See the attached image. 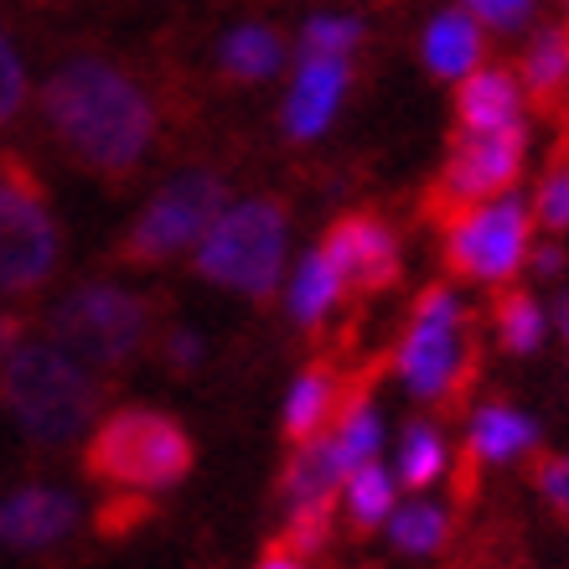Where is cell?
<instances>
[{
    "instance_id": "1",
    "label": "cell",
    "mask_w": 569,
    "mask_h": 569,
    "mask_svg": "<svg viewBox=\"0 0 569 569\" xmlns=\"http://www.w3.org/2000/svg\"><path fill=\"white\" fill-rule=\"evenodd\" d=\"M42 124L52 146L68 156V166L104 187L136 181L161 140L156 93L124 62L99 58V52L68 58L47 73Z\"/></svg>"
},
{
    "instance_id": "2",
    "label": "cell",
    "mask_w": 569,
    "mask_h": 569,
    "mask_svg": "<svg viewBox=\"0 0 569 569\" xmlns=\"http://www.w3.org/2000/svg\"><path fill=\"white\" fill-rule=\"evenodd\" d=\"M104 378L68 358L52 337H21L0 358V409L42 450H58L89 430L104 409Z\"/></svg>"
},
{
    "instance_id": "3",
    "label": "cell",
    "mask_w": 569,
    "mask_h": 569,
    "mask_svg": "<svg viewBox=\"0 0 569 569\" xmlns=\"http://www.w3.org/2000/svg\"><path fill=\"white\" fill-rule=\"evenodd\" d=\"M197 466L192 430L150 405H124L89 430L78 471L83 481L104 487V492H166L181 487Z\"/></svg>"
},
{
    "instance_id": "4",
    "label": "cell",
    "mask_w": 569,
    "mask_h": 569,
    "mask_svg": "<svg viewBox=\"0 0 569 569\" xmlns=\"http://www.w3.org/2000/svg\"><path fill=\"white\" fill-rule=\"evenodd\" d=\"M393 368L409 393L430 409H461L481 373V316L450 296V284H425L409 311L405 342L393 347Z\"/></svg>"
},
{
    "instance_id": "5",
    "label": "cell",
    "mask_w": 569,
    "mask_h": 569,
    "mask_svg": "<svg viewBox=\"0 0 569 569\" xmlns=\"http://www.w3.org/2000/svg\"><path fill=\"white\" fill-rule=\"evenodd\" d=\"M156 316H161V300L156 296H140L130 284L83 280L52 306L47 337L68 358L83 362L89 373L120 378L146 358L150 337H156Z\"/></svg>"
},
{
    "instance_id": "6",
    "label": "cell",
    "mask_w": 569,
    "mask_h": 569,
    "mask_svg": "<svg viewBox=\"0 0 569 569\" xmlns=\"http://www.w3.org/2000/svg\"><path fill=\"white\" fill-rule=\"evenodd\" d=\"M58 264L62 223L42 171L21 150H0V300H37Z\"/></svg>"
},
{
    "instance_id": "7",
    "label": "cell",
    "mask_w": 569,
    "mask_h": 569,
    "mask_svg": "<svg viewBox=\"0 0 569 569\" xmlns=\"http://www.w3.org/2000/svg\"><path fill=\"white\" fill-rule=\"evenodd\" d=\"M284 233H290L284 197H243L239 208H223L208 239L192 249V274L233 296L270 300L284 270Z\"/></svg>"
},
{
    "instance_id": "8",
    "label": "cell",
    "mask_w": 569,
    "mask_h": 569,
    "mask_svg": "<svg viewBox=\"0 0 569 569\" xmlns=\"http://www.w3.org/2000/svg\"><path fill=\"white\" fill-rule=\"evenodd\" d=\"M528 161V124H502V130H456L446 140V166L440 177L425 187L420 212L435 223V233L466 223L471 212H481L487 202L508 197L523 177Z\"/></svg>"
},
{
    "instance_id": "9",
    "label": "cell",
    "mask_w": 569,
    "mask_h": 569,
    "mask_svg": "<svg viewBox=\"0 0 569 569\" xmlns=\"http://www.w3.org/2000/svg\"><path fill=\"white\" fill-rule=\"evenodd\" d=\"M223 202L228 181L218 171H181L136 212V223L114 239L109 259L120 270H161L208 239V228L223 218Z\"/></svg>"
},
{
    "instance_id": "10",
    "label": "cell",
    "mask_w": 569,
    "mask_h": 569,
    "mask_svg": "<svg viewBox=\"0 0 569 569\" xmlns=\"http://www.w3.org/2000/svg\"><path fill=\"white\" fill-rule=\"evenodd\" d=\"M533 243V212L512 197H497L466 223L440 233V270L456 284H512Z\"/></svg>"
},
{
    "instance_id": "11",
    "label": "cell",
    "mask_w": 569,
    "mask_h": 569,
    "mask_svg": "<svg viewBox=\"0 0 569 569\" xmlns=\"http://www.w3.org/2000/svg\"><path fill=\"white\" fill-rule=\"evenodd\" d=\"M316 254L327 259L342 306H362V300H373V296H389L393 284L405 280L399 233L368 208L331 218L321 243H316Z\"/></svg>"
},
{
    "instance_id": "12",
    "label": "cell",
    "mask_w": 569,
    "mask_h": 569,
    "mask_svg": "<svg viewBox=\"0 0 569 569\" xmlns=\"http://www.w3.org/2000/svg\"><path fill=\"white\" fill-rule=\"evenodd\" d=\"M78 508L73 492L62 487H47V481H31V487H16L11 497H0V549L11 555H47L78 533Z\"/></svg>"
},
{
    "instance_id": "13",
    "label": "cell",
    "mask_w": 569,
    "mask_h": 569,
    "mask_svg": "<svg viewBox=\"0 0 569 569\" xmlns=\"http://www.w3.org/2000/svg\"><path fill=\"white\" fill-rule=\"evenodd\" d=\"M347 383H352V368H342L337 358H311L306 362L300 378H296V389H290V399H284V420H280L284 446L290 450L311 446L316 435L331 425V415L342 409Z\"/></svg>"
},
{
    "instance_id": "14",
    "label": "cell",
    "mask_w": 569,
    "mask_h": 569,
    "mask_svg": "<svg viewBox=\"0 0 569 569\" xmlns=\"http://www.w3.org/2000/svg\"><path fill=\"white\" fill-rule=\"evenodd\" d=\"M450 109H456V130H502V124L523 120V83L512 68H471V73L456 83L450 93Z\"/></svg>"
},
{
    "instance_id": "15",
    "label": "cell",
    "mask_w": 569,
    "mask_h": 569,
    "mask_svg": "<svg viewBox=\"0 0 569 569\" xmlns=\"http://www.w3.org/2000/svg\"><path fill=\"white\" fill-rule=\"evenodd\" d=\"M347 78H352L347 62H300V73H296V83L284 93V109H280L284 136L290 140L321 136L331 124V114H337V104H342Z\"/></svg>"
},
{
    "instance_id": "16",
    "label": "cell",
    "mask_w": 569,
    "mask_h": 569,
    "mask_svg": "<svg viewBox=\"0 0 569 569\" xmlns=\"http://www.w3.org/2000/svg\"><path fill=\"white\" fill-rule=\"evenodd\" d=\"M518 83L539 114L569 109V27H543L518 58Z\"/></svg>"
},
{
    "instance_id": "17",
    "label": "cell",
    "mask_w": 569,
    "mask_h": 569,
    "mask_svg": "<svg viewBox=\"0 0 569 569\" xmlns=\"http://www.w3.org/2000/svg\"><path fill=\"white\" fill-rule=\"evenodd\" d=\"M481 21L471 11H440L430 21V31H425V68H430L435 78H456V83H461L466 73H471V68H481V47H487V37H481Z\"/></svg>"
},
{
    "instance_id": "18",
    "label": "cell",
    "mask_w": 569,
    "mask_h": 569,
    "mask_svg": "<svg viewBox=\"0 0 569 569\" xmlns=\"http://www.w3.org/2000/svg\"><path fill=\"white\" fill-rule=\"evenodd\" d=\"M533 446H539V425L528 420V415H518L508 399L481 405L477 420H471V440H466V450L477 461H518Z\"/></svg>"
},
{
    "instance_id": "19",
    "label": "cell",
    "mask_w": 569,
    "mask_h": 569,
    "mask_svg": "<svg viewBox=\"0 0 569 569\" xmlns=\"http://www.w3.org/2000/svg\"><path fill=\"white\" fill-rule=\"evenodd\" d=\"M487 316H492V331H497V342H502V352H512V358H523V352H533L543 342V306L523 284H497Z\"/></svg>"
},
{
    "instance_id": "20",
    "label": "cell",
    "mask_w": 569,
    "mask_h": 569,
    "mask_svg": "<svg viewBox=\"0 0 569 569\" xmlns=\"http://www.w3.org/2000/svg\"><path fill=\"white\" fill-rule=\"evenodd\" d=\"M342 502H347V533H352V539H368L393 512V477L378 461H362L358 471L347 477Z\"/></svg>"
},
{
    "instance_id": "21",
    "label": "cell",
    "mask_w": 569,
    "mask_h": 569,
    "mask_svg": "<svg viewBox=\"0 0 569 569\" xmlns=\"http://www.w3.org/2000/svg\"><path fill=\"white\" fill-rule=\"evenodd\" d=\"M284 62V47L270 27H239L223 37V73L233 83H264Z\"/></svg>"
},
{
    "instance_id": "22",
    "label": "cell",
    "mask_w": 569,
    "mask_h": 569,
    "mask_svg": "<svg viewBox=\"0 0 569 569\" xmlns=\"http://www.w3.org/2000/svg\"><path fill=\"white\" fill-rule=\"evenodd\" d=\"M342 306V296H337V280H331L327 270V259L306 254L300 259V270H296V284H290V316H296V327L300 331H321L327 327V316Z\"/></svg>"
},
{
    "instance_id": "23",
    "label": "cell",
    "mask_w": 569,
    "mask_h": 569,
    "mask_svg": "<svg viewBox=\"0 0 569 569\" xmlns=\"http://www.w3.org/2000/svg\"><path fill=\"white\" fill-rule=\"evenodd\" d=\"M389 539H393V549H405V555H446L450 539H456V523H450V512L435 508V502H409V508L393 512Z\"/></svg>"
},
{
    "instance_id": "24",
    "label": "cell",
    "mask_w": 569,
    "mask_h": 569,
    "mask_svg": "<svg viewBox=\"0 0 569 569\" xmlns=\"http://www.w3.org/2000/svg\"><path fill=\"white\" fill-rule=\"evenodd\" d=\"M440 471H446V440H440V430L430 420L409 425L405 446H399V481H405L409 492H425V487L440 481Z\"/></svg>"
},
{
    "instance_id": "25",
    "label": "cell",
    "mask_w": 569,
    "mask_h": 569,
    "mask_svg": "<svg viewBox=\"0 0 569 569\" xmlns=\"http://www.w3.org/2000/svg\"><path fill=\"white\" fill-rule=\"evenodd\" d=\"M533 223L549 233V239H565L569 233V140L549 156L539 177V192H533Z\"/></svg>"
},
{
    "instance_id": "26",
    "label": "cell",
    "mask_w": 569,
    "mask_h": 569,
    "mask_svg": "<svg viewBox=\"0 0 569 569\" xmlns=\"http://www.w3.org/2000/svg\"><path fill=\"white\" fill-rule=\"evenodd\" d=\"M362 42V27L347 16H316L300 31V62H347Z\"/></svg>"
},
{
    "instance_id": "27",
    "label": "cell",
    "mask_w": 569,
    "mask_h": 569,
    "mask_svg": "<svg viewBox=\"0 0 569 569\" xmlns=\"http://www.w3.org/2000/svg\"><path fill=\"white\" fill-rule=\"evenodd\" d=\"M156 518V502L150 492H109L93 512V528L104 533V539H130L136 528H146Z\"/></svg>"
},
{
    "instance_id": "28",
    "label": "cell",
    "mask_w": 569,
    "mask_h": 569,
    "mask_svg": "<svg viewBox=\"0 0 569 569\" xmlns=\"http://www.w3.org/2000/svg\"><path fill=\"white\" fill-rule=\"evenodd\" d=\"M528 481H533V492L543 497V508L569 528V456H543V450H533Z\"/></svg>"
},
{
    "instance_id": "29",
    "label": "cell",
    "mask_w": 569,
    "mask_h": 569,
    "mask_svg": "<svg viewBox=\"0 0 569 569\" xmlns=\"http://www.w3.org/2000/svg\"><path fill=\"white\" fill-rule=\"evenodd\" d=\"M21 109H27V62L16 52L11 31L0 27V130H6Z\"/></svg>"
},
{
    "instance_id": "30",
    "label": "cell",
    "mask_w": 569,
    "mask_h": 569,
    "mask_svg": "<svg viewBox=\"0 0 569 569\" xmlns=\"http://www.w3.org/2000/svg\"><path fill=\"white\" fill-rule=\"evenodd\" d=\"M461 6L492 31H523L533 16V0H461Z\"/></svg>"
},
{
    "instance_id": "31",
    "label": "cell",
    "mask_w": 569,
    "mask_h": 569,
    "mask_svg": "<svg viewBox=\"0 0 569 569\" xmlns=\"http://www.w3.org/2000/svg\"><path fill=\"white\" fill-rule=\"evenodd\" d=\"M166 358L177 362V373H187V368H192L197 358H202V342H197L192 331H171V337H166Z\"/></svg>"
},
{
    "instance_id": "32",
    "label": "cell",
    "mask_w": 569,
    "mask_h": 569,
    "mask_svg": "<svg viewBox=\"0 0 569 569\" xmlns=\"http://www.w3.org/2000/svg\"><path fill=\"white\" fill-rule=\"evenodd\" d=\"M254 569H306V559H296L284 543H270L264 555H259V565Z\"/></svg>"
},
{
    "instance_id": "33",
    "label": "cell",
    "mask_w": 569,
    "mask_h": 569,
    "mask_svg": "<svg viewBox=\"0 0 569 569\" xmlns=\"http://www.w3.org/2000/svg\"><path fill=\"white\" fill-rule=\"evenodd\" d=\"M559 264H565V254H559L555 243H549V249H543V254H539V274H555Z\"/></svg>"
},
{
    "instance_id": "34",
    "label": "cell",
    "mask_w": 569,
    "mask_h": 569,
    "mask_svg": "<svg viewBox=\"0 0 569 569\" xmlns=\"http://www.w3.org/2000/svg\"><path fill=\"white\" fill-rule=\"evenodd\" d=\"M555 321H559V331H565V347H569V296L555 300Z\"/></svg>"
}]
</instances>
